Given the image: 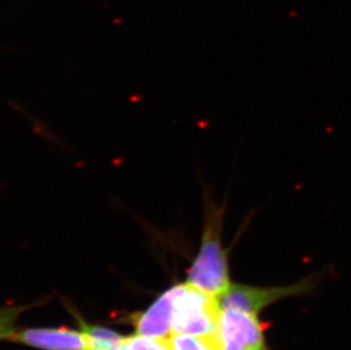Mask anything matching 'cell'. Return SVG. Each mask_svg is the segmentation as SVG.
Segmentation results:
<instances>
[{
    "mask_svg": "<svg viewBox=\"0 0 351 350\" xmlns=\"http://www.w3.org/2000/svg\"><path fill=\"white\" fill-rule=\"evenodd\" d=\"M314 283L311 279H305L285 287L261 288L231 283L229 289L219 297V307L232 308L237 311L259 315L266 307L278 301L308 294Z\"/></svg>",
    "mask_w": 351,
    "mask_h": 350,
    "instance_id": "obj_3",
    "label": "cell"
},
{
    "mask_svg": "<svg viewBox=\"0 0 351 350\" xmlns=\"http://www.w3.org/2000/svg\"><path fill=\"white\" fill-rule=\"evenodd\" d=\"M219 312V298L188 282L173 287L172 334L216 340Z\"/></svg>",
    "mask_w": 351,
    "mask_h": 350,
    "instance_id": "obj_2",
    "label": "cell"
},
{
    "mask_svg": "<svg viewBox=\"0 0 351 350\" xmlns=\"http://www.w3.org/2000/svg\"><path fill=\"white\" fill-rule=\"evenodd\" d=\"M122 350H173L169 339L146 337L136 334L132 337H123Z\"/></svg>",
    "mask_w": 351,
    "mask_h": 350,
    "instance_id": "obj_9",
    "label": "cell"
},
{
    "mask_svg": "<svg viewBox=\"0 0 351 350\" xmlns=\"http://www.w3.org/2000/svg\"><path fill=\"white\" fill-rule=\"evenodd\" d=\"M204 229L198 254L188 272V283L214 297L222 296L230 285L229 249L223 246L222 231L228 197L217 202L208 188L204 190Z\"/></svg>",
    "mask_w": 351,
    "mask_h": 350,
    "instance_id": "obj_1",
    "label": "cell"
},
{
    "mask_svg": "<svg viewBox=\"0 0 351 350\" xmlns=\"http://www.w3.org/2000/svg\"><path fill=\"white\" fill-rule=\"evenodd\" d=\"M173 288L166 291L146 312L134 318L136 332L153 338H169L172 334Z\"/></svg>",
    "mask_w": 351,
    "mask_h": 350,
    "instance_id": "obj_6",
    "label": "cell"
},
{
    "mask_svg": "<svg viewBox=\"0 0 351 350\" xmlns=\"http://www.w3.org/2000/svg\"><path fill=\"white\" fill-rule=\"evenodd\" d=\"M89 350H114L122 344L123 337L106 327H93L83 324Z\"/></svg>",
    "mask_w": 351,
    "mask_h": 350,
    "instance_id": "obj_7",
    "label": "cell"
},
{
    "mask_svg": "<svg viewBox=\"0 0 351 350\" xmlns=\"http://www.w3.org/2000/svg\"><path fill=\"white\" fill-rule=\"evenodd\" d=\"M167 339L173 350H219L214 339L183 334H171Z\"/></svg>",
    "mask_w": 351,
    "mask_h": 350,
    "instance_id": "obj_8",
    "label": "cell"
},
{
    "mask_svg": "<svg viewBox=\"0 0 351 350\" xmlns=\"http://www.w3.org/2000/svg\"><path fill=\"white\" fill-rule=\"evenodd\" d=\"M12 340L45 350H89L86 334L69 329H29L21 331Z\"/></svg>",
    "mask_w": 351,
    "mask_h": 350,
    "instance_id": "obj_5",
    "label": "cell"
},
{
    "mask_svg": "<svg viewBox=\"0 0 351 350\" xmlns=\"http://www.w3.org/2000/svg\"><path fill=\"white\" fill-rule=\"evenodd\" d=\"M20 312L17 308H0V340L13 339L16 334L15 322Z\"/></svg>",
    "mask_w": 351,
    "mask_h": 350,
    "instance_id": "obj_10",
    "label": "cell"
},
{
    "mask_svg": "<svg viewBox=\"0 0 351 350\" xmlns=\"http://www.w3.org/2000/svg\"><path fill=\"white\" fill-rule=\"evenodd\" d=\"M216 340L219 350H269L259 315L221 308Z\"/></svg>",
    "mask_w": 351,
    "mask_h": 350,
    "instance_id": "obj_4",
    "label": "cell"
}]
</instances>
